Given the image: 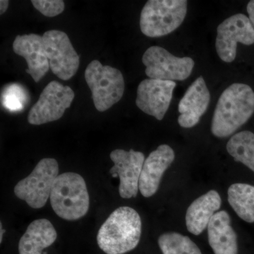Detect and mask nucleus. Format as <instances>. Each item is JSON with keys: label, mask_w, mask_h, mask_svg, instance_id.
Wrapping results in <instances>:
<instances>
[{"label": "nucleus", "mask_w": 254, "mask_h": 254, "mask_svg": "<svg viewBox=\"0 0 254 254\" xmlns=\"http://www.w3.org/2000/svg\"><path fill=\"white\" fill-rule=\"evenodd\" d=\"M209 245L215 254H237L236 233L231 226L230 217L225 210L217 212L209 222Z\"/></svg>", "instance_id": "nucleus-17"}, {"label": "nucleus", "mask_w": 254, "mask_h": 254, "mask_svg": "<svg viewBox=\"0 0 254 254\" xmlns=\"http://www.w3.org/2000/svg\"><path fill=\"white\" fill-rule=\"evenodd\" d=\"M186 0H149L140 16V28L145 36H166L181 26L187 12Z\"/></svg>", "instance_id": "nucleus-4"}, {"label": "nucleus", "mask_w": 254, "mask_h": 254, "mask_svg": "<svg viewBox=\"0 0 254 254\" xmlns=\"http://www.w3.org/2000/svg\"><path fill=\"white\" fill-rule=\"evenodd\" d=\"M85 79L91 89L95 108L99 112L110 109L123 98L125 79L118 68L93 60L87 66Z\"/></svg>", "instance_id": "nucleus-5"}, {"label": "nucleus", "mask_w": 254, "mask_h": 254, "mask_svg": "<svg viewBox=\"0 0 254 254\" xmlns=\"http://www.w3.org/2000/svg\"><path fill=\"white\" fill-rule=\"evenodd\" d=\"M58 233L53 224L47 219H38L28 225L18 242L19 254H42L45 249L53 245Z\"/></svg>", "instance_id": "nucleus-18"}, {"label": "nucleus", "mask_w": 254, "mask_h": 254, "mask_svg": "<svg viewBox=\"0 0 254 254\" xmlns=\"http://www.w3.org/2000/svg\"><path fill=\"white\" fill-rule=\"evenodd\" d=\"M74 97V92L69 86H63L58 81L50 82L30 110L28 123L41 125L60 120L71 106Z\"/></svg>", "instance_id": "nucleus-8"}, {"label": "nucleus", "mask_w": 254, "mask_h": 254, "mask_svg": "<svg viewBox=\"0 0 254 254\" xmlns=\"http://www.w3.org/2000/svg\"><path fill=\"white\" fill-rule=\"evenodd\" d=\"M141 220L134 209L120 207L100 227L97 242L107 254H124L134 250L141 235Z\"/></svg>", "instance_id": "nucleus-2"}, {"label": "nucleus", "mask_w": 254, "mask_h": 254, "mask_svg": "<svg viewBox=\"0 0 254 254\" xmlns=\"http://www.w3.org/2000/svg\"><path fill=\"white\" fill-rule=\"evenodd\" d=\"M228 201L239 217L254 222V186L248 184L232 185L228 190Z\"/></svg>", "instance_id": "nucleus-19"}, {"label": "nucleus", "mask_w": 254, "mask_h": 254, "mask_svg": "<svg viewBox=\"0 0 254 254\" xmlns=\"http://www.w3.org/2000/svg\"><path fill=\"white\" fill-rule=\"evenodd\" d=\"M13 50L16 55L26 60V70L35 82H39L50 68L43 36L31 33L17 36L13 43Z\"/></svg>", "instance_id": "nucleus-14"}, {"label": "nucleus", "mask_w": 254, "mask_h": 254, "mask_svg": "<svg viewBox=\"0 0 254 254\" xmlns=\"http://www.w3.org/2000/svg\"><path fill=\"white\" fill-rule=\"evenodd\" d=\"M222 204L218 192L209 190L200 195L187 209L186 224L187 230L194 235H199L208 226L209 222Z\"/></svg>", "instance_id": "nucleus-16"}, {"label": "nucleus", "mask_w": 254, "mask_h": 254, "mask_svg": "<svg viewBox=\"0 0 254 254\" xmlns=\"http://www.w3.org/2000/svg\"><path fill=\"white\" fill-rule=\"evenodd\" d=\"M158 245L163 254H202L198 246L190 237L177 232L160 235Z\"/></svg>", "instance_id": "nucleus-21"}, {"label": "nucleus", "mask_w": 254, "mask_h": 254, "mask_svg": "<svg viewBox=\"0 0 254 254\" xmlns=\"http://www.w3.org/2000/svg\"><path fill=\"white\" fill-rule=\"evenodd\" d=\"M50 199L55 213L68 221L83 218L89 209L86 183L77 173L59 175L53 185Z\"/></svg>", "instance_id": "nucleus-3"}, {"label": "nucleus", "mask_w": 254, "mask_h": 254, "mask_svg": "<svg viewBox=\"0 0 254 254\" xmlns=\"http://www.w3.org/2000/svg\"><path fill=\"white\" fill-rule=\"evenodd\" d=\"M176 83L163 80H143L137 88L136 104L143 113L162 120L168 111Z\"/></svg>", "instance_id": "nucleus-12"}, {"label": "nucleus", "mask_w": 254, "mask_h": 254, "mask_svg": "<svg viewBox=\"0 0 254 254\" xmlns=\"http://www.w3.org/2000/svg\"><path fill=\"white\" fill-rule=\"evenodd\" d=\"M23 98H24V94L21 91V88L14 85L13 87L8 88L6 94L4 95V106L11 110L21 109L23 102L25 100Z\"/></svg>", "instance_id": "nucleus-23"}, {"label": "nucleus", "mask_w": 254, "mask_h": 254, "mask_svg": "<svg viewBox=\"0 0 254 254\" xmlns=\"http://www.w3.org/2000/svg\"><path fill=\"white\" fill-rule=\"evenodd\" d=\"M210 93L204 78L199 76L190 87L179 103L178 123L183 128H192L208 109Z\"/></svg>", "instance_id": "nucleus-15"}, {"label": "nucleus", "mask_w": 254, "mask_h": 254, "mask_svg": "<svg viewBox=\"0 0 254 254\" xmlns=\"http://www.w3.org/2000/svg\"><path fill=\"white\" fill-rule=\"evenodd\" d=\"M114 166L110 173L113 177H120L119 192L123 198H134L139 190V180L145 156L143 153L130 150H114L110 153Z\"/></svg>", "instance_id": "nucleus-11"}, {"label": "nucleus", "mask_w": 254, "mask_h": 254, "mask_svg": "<svg viewBox=\"0 0 254 254\" xmlns=\"http://www.w3.org/2000/svg\"><path fill=\"white\" fill-rule=\"evenodd\" d=\"M229 154L254 172V133L241 131L234 135L227 144Z\"/></svg>", "instance_id": "nucleus-20"}, {"label": "nucleus", "mask_w": 254, "mask_h": 254, "mask_svg": "<svg viewBox=\"0 0 254 254\" xmlns=\"http://www.w3.org/2000/svg\"><path fill=\"white\" fill-rule=\"evenodd\" d=\"M32 4L47 17H54L63 12L64 2L63 0H32Z\"/></svg>", "instance_id": "nucleus-22"}, {"label": "nucleus", "mask_w": 254, "mask_h": 254, "mask_svg": "<svg viewBox=\"0 0 254 254\" xmlns=\"http://www.w3.org/2000/svg\"><path fill=\"white\" fill-rule=\"evenodd\" d=\"M254 113L252 88L245 83H233L219 98L212 119V133L218 138L230 136L243 126Z\"/></svg>", "instance_id": "nucleus-1"}, {"label": "nucleus", "mask_w": 254, "mask_h": 254, "mask_svg": "<svg viewBox=\"0 0 254 254\" xmlns=\"http://www.w3.org/2000/svg\"><path fill=\"white\" fill-rule=\"evenodd\" d=\"M175 152L170 145H159L145 159L139 180V190L145 198L151 197L160 187L163 174L175 160Z\"/></svg>", "instance_id": "nucleus-13"}, {"label": "nucleus", "mask_w": 254, "mask_h": 254, "mask_svg": "<svg viewBox=\"0 0 254 254\" xmlns=\"http://www.w3.org/2000/svg\"><path fill=\"white\" fill-rule=\"evenodd\" d=\"M142 62L150 79L184 81L190 76L195 63L190 58H177L165 48L152 46L145 52Z\"/></svg>", "instance_id": "nucleus-7"}, {"label": "nucleus", "mask_w": 254, "mask_h": 254, "mask_svg": "<svg viewBox=\"0 0 254 254\" xmlns=\"http://www.w3.org/2000/svg\"><path fill=\"white\" fill-rule=\"evenodd\" d=\"M247 9L249 14V18L254 29V0H252L248 3Z\"/></svg>", "instance_id": "nucleus-24"}, {"label": "nucleus", "mask_w": 254, "mask_h": 254, "mask_svg": "<svg viewBox=\"0 0 254 254\" xmlns=\"http://www.w3.org/2000/svg\"><path fill=\"white\" fill-rule=\"evenodd\" d=\"M58 176V161L53 158L42 159L33 172L15 186V195L26 201L32 208H43L50 197Z\"/></svg>", "instance_id": "nucleus-6"}, {"label": "nucleus", "mask_w": 254, "mask_h": 254, "mask_svg": "<svg viewBox=\"0 0 254 254\" xmlns=\"http://www.w3.org/2000/svg\"><path fill=\"white\" fill-rule=\"evenodd\" d=\"M254 44V29L250 18L243 14L230 16L220 23L217 29L215 48L220 59L230 63L235 60L237 43Z\"/></svg>", "instance_id": "nucleus-10"}, {"label": "nucleus", "mask_w": 254, "mask_h": 254, "mask_svg": "<svg viewBox=\"0 0 254 254\" xmlns=\"http://www.w3.org/2000/svg\"><path fill=\"white\" fill-rule=\"evenodd\" d=\"M1 226V234H0V242H1V241H2V237H3V233H4V230H3L2 229V225H0Z\"/></svg>", "instance_id": "nucleus-26"}, {"label": "nucleus", "mask_w": 254, "mask_h": 254, "mask_svg": "<svg viewBox=\"0 0 254 254\" xmlns=\"http://www.w3.org/2000/svg\"><path fill=\"white\" fill-rule=\"evenodd\" d=\"M9 3V1H7V0H1L0 1V14H4L5 11L7 10Z\"/></svg>", "instance_id": "nucleus-25"}, {"label": "nucleus", "mask_w": 254, "mask_h": 254, "mask_svg": "<svg viewBox=\"0 0 254 254\" xmlns=\"http://www.w3.org/2000/svg\"><path fill=\"white\" fill-rule=\"evenodd\" d=\"M50 68L63 81H67L77 72L79 56L66 33L58 30L46 31L43 36Z\"/></svg>", "instance_id": "nucleus-9"}]
</instances>
